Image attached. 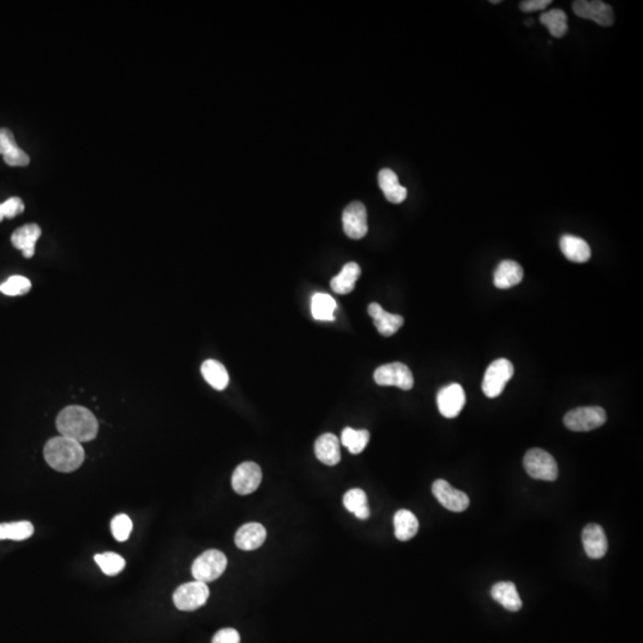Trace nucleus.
I'll use <instances>...</instances> for the list:
<instances>
[{"label":"nucleus","instance_id":"1","mask_svg":"<svg viewBox=\"0 0 643 643\" xmlns=\"http://www.w3.org/2000/svg\"><path fill=\"white\" fill-rule=\"evenodd\" d=\"M56 428L61 436L83 442L95 440L98 434L100 423L88 409L84 407H67L56 419Z\"/></svg>","mask_w":643,"mask_h":643},{"label":"nucleus","instance_id":"2","mask_svg":"<svg viewBox=\"0 0 643 643\" xmlns=\"http://www.w3.org/2000/svg\"><path fill=\"white\" fill-rule=\"evenodd\" d=\"M43 453L47 464L57 472H74L85 460V450L81 443L65 436L50 438L44 445Z\"/></svg>","mask_w":643,"mask_h":643},{"label":"nucleus","instance_id":"3","mask_svg":"<svg viewBox=\"0 0 643 643\" xmlns=\"http://www.w3.org/2000/svg\"><path fill=\"white\" fill-rule=\"evenodd\" d=\"M228 560L224 553L217 549H210L194 560L192 575L196 580L210 582L220 578L224 573Z\"/></svg>","mask_w":643,"mask_h":643},{"label":"nucleus","instance_id":"4","mask_svg":"<svg viewBox=\"0 0 643 643\" xmlns=\"http://www.w3.org/2000/svg\"><path fill=\"white\" fill-rule=\"evenodd\" d=\"M523 464L525 471L534 479L554 481L559 474L555 459L548 452L540 448L528 450L523 459Z\"/></svg>","mask_w":643,"mask_h":643},{"label":"nucleus","instance_id":"5","mask_svg":"<svg viewBox=\"0 0 643 643\" xmlns=\"http://www.w3.org/2000/svg\"><path fill=\"white\" fill-rule=\"evenodd\" d=\"M515 373L514 365L506 359H498L488 366L483 375V392L488 398L500 396L507 381Z\"/></svg>","mask_w":643,"mask_h":643},{"label":"nucleus","instance_id":"6","mask_svg":"<svg viewBox=\"0 0 643 643\" xmlns=\"http://www.w3.org/2000/svg\"><path fill=\"white\" fill-rule=\"evenodd\" d=\"M209 596V587L205 582L196 580L178 587L173 594V601L176 609L181 611H194L205 604Z\"/></svg>","mask_w":643,"mask_h":643},{"label":"nucleus","instance_id":"7","mask_svg":"<svg viewBox=\"0 0 643 643\" xmlns=\"http://www.w3.org/2000/svg\"><path fill=\"white\" fill-rule=\"evenodd\" d=\"M606 422V412L599 407H577L567 412L563 423L572 431H590Z\"/></svg>","mask_w":643,"mask_h":643},{"label":"nucleus","instance_id":"8","mask_svg":"<svg viewBox=\"0 0 643 643\" xmlns=\"http://www.w3.org/2000/svg\"><path fill=\"white\" fill-rule=\"evenodd\" d=\"M374 381L380 386H397L404 391L414 387L412 372L402 362H392L378 367L374 372Z\"/></svg>","mask_w":643,"mask_h":643},{"label":"nucleus","instance_id":"9","mask_svg":"<svg viewBox=\"0 0 643 643\" xmlns=\"http://www.w3.org/2000/svg\"><path fill=\"white\" fill-rule=\"evenodd\" d=\"M263 480V472L256 462L239 464L232 473V485L234 491L241 495H251L258 490Z\"/></svg>","mask_w":643,"mask_h":643},{"label":"nucleus","instance_id":"10","mask_svg":"<svg viewBox=\"0 0 643 643\" xmlns=\"http://www.w3.org/2000/svg\"><path fill=\"white\" fill-rule=\"evenodd\" d=\"M573 11L580 18L591 19L601 27H611L615 20L613 8L601 0L575 1Z\"/></svg>","mask_w":643,"mask_h":643},{"label":"nucleus","instance_id":"11","mask_svg":"<svg viewBox=\"0 0 643 643\" xmlns=\"http://www.w3.org/2000/svg\"><path fill=\"white\" fill-rule=\"evenodd\" d=\"M433 495L442 506L453 512H462L469 506V495L454 488L448 481L438 479L433 483Z\"/></svg>","mask_w":643,"mask_h":643},{"label":"nucleus","instance_id":"12","mask_svg":"<svg viewBox=\"0 0 643 643\" xmlns=\"http://www.w3.org/2000/svg\"><path fill=\"white\" fill-rule=\"evenodd\" d=\"M438 407L445 419H455L460 415L466 404L464 388L459 384H450L441 388L438 393Z\"/></svg>","mask_w":643,"mask_h":643},{"label":"nucleus","instance_id":"13","mask_svg":"<svg viewBox=\"0 0 643 643\" xmlns=\"http://www.w3.org/2000/svg\"><path fill=\"white\" fill-rule=\"evenodd\" d=\"M343 230L346 235L353 240H360L368 232L367 224V210L360 202H354L347 206L343 211Z\"/></svg>","mask_w":643,"mask_h":643},{"label":"nucleus","instance_id":"14","mask_svg":"<svg viewBox=\"0 0 643 643\" xmlns=\"http://www.w3.org/2000/svg\"><path fill=\"white\" fill-rule=\"evenodd\" d=\"M582 544L590 559H601L608 552V539L601 525L587 524L582 530Z\"/></svg>","mask_w":643,"mask_h":643},{"label":"nucleus","instance_id":"15","mask_svg":"<svg viewBox=\"0 0 643 643\" xmlns=\"http://www.w3.org/2000/svg\"><path fill=\"white\" fill-rule=\"evenodd\" d=\"M368 315L373 318L374 325L379 331V334L386 337L395 335L397 331L403 327V317L385 311L378 303L369 304Z\"/></svg>","mask_w":643,"mask_h":643},{"label":"nucleus","instance_id":"16","mask_svg":"<svg viewBox=\"0 0 643 643\" xmlns=\"http://www.w3.org/2000/svg\"><path fill=\"white\" fill-rule=\"evenodd\" d=\"M267 531L260 523H247L237 530L235 543L246 552L260 548L266 541Z\"/></svg>","mask_w":643,"mask_h":643},{"label":"nucleus","instance_id":"17","mask_svg":"<svg viewBox=\"0 0 643 643\" xmlns=\"http://www.w3.org/2000/svg\"><path fill=\"white\" fill-rule=\"evenodd\" d=\"M524 277L521 265L512 260H504L495 268L493 284L497 289H507L518 285Z\"/></svg>","mask_w":643,"mask_h":643},{"label":"nucleus","instance_id":"18","mask_svg":"<svg viewBox=\"0 0 643 643\" xmlns=\"http://www.w3.org/2000/svg\"><path fill=\"white\" fill-rule=\"evenodd\" d=\"M315 454L322 464L327 466H335L341 461L339 440L336 435H320L315 442Z\"/></svg>","mask_w":643,"mask_h":643},{"label":"nucleus","instance_id":"19","mask_svg":"<svg viewBox=\"0 0 643 643\" xmlns=\"http://www.w3.org/2000/svg\"><path fill=\"white\" fill-rule=\"evenodd\" d=\"M41 228L37 224L23 225L12 234V244L22 251L24 258L30 259L35 256V246L41 236Z\"/></svg>","mask_w":643,"mask_h":643},{"label":"nucleus","instance_id":"20","mask_svg":"<svg viewBox=\"0 0 643 643\" xmlns=\"http://www.w3.org/2000/svg\"><path fill=\"white\" fill-rule=\"evenodd\" d=\"M560 249L566 259L572 263H587L591 258V248L587 241L573 235H563L560 239Z\"/></svg>","mask_w":643,"mask_h":643},{"label":"nucleus","instance_id":"21","mask_svg":"<svg viewBox=\"0 0 643 643\" xmlns=\"http://www.w3.org/2000/svg\"><path fill=\"white\" fill-rule=\"evenodd\" d=\"M378 181L388 202L392 203V204H400L407 199V188L400 185L398 176L392 169H388V168L381 169L378 175Z\"/></svg>","mask_w":643,"mask_h":643},{"label":"nucleus","instance_id":"22","mask_svg":"<svg viewBox=\"0 0 643 643\" xmlns=\"http://www.w3.org/2000/svg\"><path fill=\"white\" fill-rule=\"evenodd\" d=\"M491 596L504 609L516 613L522 608V599L514 582H499L491 589Z\"/></svg>","mask_w":643,"mask_h":643},{"label":"nucleus","instance_id":"23","mask_svg":"<svg viewBox=\"0 0 643 643\" xmlns=\"http://www.w3.org/2000/svg\"><path fill=\"white\" fill-rule=\"evenodd\" d=\"M361 275V268L356 263H348L335 278L330 280L331 289L337 294H348L353 292L355 284Z\"/></svg>","mask_w":643,"mask_h":643},{"label":"nucleus","instance_id":"24","mask_svg":"<svg viewBox=\"0 0 643 643\" xmlns=\"http://www.w3.org/2000/svg\"><path fill=\"white\" fill-rule=\"evenodd\" d=\"M393 524H395V535L399 541L411 540L419 531V519L411 511L399 510L397 511L393 518Z\"/></svg>","mask_w":643,"mask_h":643},{"label":"nucleus","instance_id":"25","mask_svg":"<svg viewBox=\"0 0 643 643\" xmlns=\"http://www.w3.org/2000/svg\"><path fill=\"white\" fill-rule=\"evenodd\" d=\"M203 377L205 379L208 384L211 385L215 390L222 391L224 390L229 384L228 371L221 362L216 360H206L203 362L202 368Z\"/></svg>","mask_w":643,"mask_h":643},{"label":"nucleus","instance_id":"26","mask_svg":"<svg viewBox=\"0 0 643 643\" xmlns=\"http://www.w3.org/2000/svg\"><path fill=\"white\" fill-rule=\"evenodd\" d=\"M343 505L349 512H353L359 519H367L371 515L367 495L361 488H351L346 492L343 497Z\"/></svg>","mask_w":643,"mask_h":643},{"label":"nucleus","instance_id":"27","mask_svg":"<svg viewBox=\"0 0 643 643\" xmlns=\"http://www.w3.org/2000/svg\"><path fill=\"white\" fill-rule=\"evenodd\" d=\"M540 22L548 29L553 37H563L568 31L567 16L560 8L543 12L541 15Z\"/></svg>","mask_w":643,"mask_h":643},{"label":"nucleus","instance_id":"28","mask_svg":"<svg viewBox=\"0 0 643 643\" xmlns=\"http://www.w3.org/2000/svg\"><path fill=\"white\" fill-rule=\"evenodd\" d=\"M336 301L334 298L325 294H315L311 298V313L317 320H334Z\"/></svg>","mask_w":643,"mask_h":643},{"label":"nucleus","instance_id":"29","mask_svg":"<svg viewBox=\"0 0 643 643\" xmlns=\"http://www.w3.org/2000/svg\"><path fill=\"white\" fill-rule=\"evenodd\" d=\"M34 535V525L20 521L0 524V540L24 541Z\"/></svg>","mask_w":643,"mask_h":643},{"label":"nucleus","instance_id":"30","mask_svg":"<svg viewBox=\"0 0 643 643\" xmlns=\"http://www.w3.org/2000/svg\"><path fill=\"white\" fill-rule=\"evenodd\" d=\"M369 438H371V435H369V431L366 429L355 431L353 428H344L342 435H341L342 445L354 455L363 452L366 445H368Z\"/></svg>","mask_w":643,"mask_h":643},{"label":"nucleus","instance_id":"31","mask_svg":"<svg viewBox=\"0 0 643 643\" xmlns=\"http://www.w3.org/2000/svg\"><path fill=\"white\" fill-rule=\"evenodd\" d=\"M95 561L103 571L104 575H117L126 567V560L116 553L107 552L95 555Z\"/></svg>","mask_w":643,"mask_h":643},{"label":"nucleus","instance_id":"32","mask_svg":"<svg viewBox=\"0 0 643 643\" xmlns=\"http://www.w3.org/2000/svg\"><path fill=\"white\" fill-rule=\"evenodd\" d=\"M30 289V280L22 275H13L0 285V292L6 296H23L27 294Z\"/></svg>","mask_w":643,"mask_h":643},{"label":"nucleus","instance_id":"33","mask_svg":"<svg viewBox=\"0 0 643 643\" xmlns=\"http://www.w3.org/2000/svg\"><path fill=\"white\" fill-rule=\"evenodd\" d=\"M133 530V522L126 514H119L111 521V531L119 542L128 540Z\"/></svg>","mask_w":643,"mask_h":643},{"label":"nucleus","instance_id":"34","mask_svg":"<svg viewBox=\"0 0 643 643\" xmlns=\"http://www.w3.org/2000/svg\"><path fill=\"white\" fill-rule=\"evenodd\" d=\"M24 211V203L18 197H13L0 204V213L3 218H13Z\"/></svg>","mask_w":643,"mask_h":643},{"label":"nucleus","instance_id":"35","mask_svg":"<svg viewBox=\"0 0 643 643\" xmlns=\"http://www.w3.org/2000/svg\"><path fill=\"white\" fill-rule=\"evenodd\" d=\"M4 157V161L8 166H18V167H24V166H28L29 162H30V157L28 155L27 152L22 150L19 147H16V148L11 149L10 152H6L3 155Z\"/></svg>","mask_w":643,"mask_h":643},{"label":"nucleus","instance_id":"36","mask_svg":"<svg viewBox=\"0 0 643 643\" xmlns=\"http://www.w3.org/2000/svg\"><path fill=\"white\" fill-rule=\"evenodd\" d=\"M240 634L232 628L221 629L212 639V643H240Z\"/></svg>","mask_w":643,"mask_h":643},{"label":"nucleus","instance_id":"37","mask_svg":"<svg viewBox=\"0 0 643 643\" xmlns=\"http://www.w3.org/2000/svg\"><path fill=\"white\" fill-rule=\"evenodd\" d=\"M16 147H18V145L16 142L13 133L8 129L1 128L0 129V154L4 155L6 152H10L11 149L16 148Z\"/></svg>","mask_w":643,"mask_h":643},{"label":"nucleus","instance_id":"38","mask_svg":"<svg viewBox=\"0 0 643 643\" xmlns=\"http://www.w3.org/2000/svg\"><path fill=\"white\" fill-rule=\"evenodd\" d=\"M551 4H552V0H524V1H522L519 8L522 11L524 12L540 11Z\"/></svg>","mask_w":643,"mask_h":643},{"label":"nucleus","instance_id":"39","mask_svg":"<svg viewBox=\"0 0 643 643\" xmlns=\"http://www.w3.org/2000/svg\"><path fill=\"white\" fill-rule=\"evenodd\" d=\"M491 3L492 4H500L502 1L500 0H492Z\"/></svg>","mask_w":643,"mask_h":643},{"label":"nucleus","instance_id":"40","mask_svg":"<svg viewBox=\"0 0 643 643\" xmlns=\"http://www.w3.org/2000/svg\"><path fill=\"white\" fill-rule=\"evenodd\" d=\"M3 220H4V218H3V216H1V213H0V222L3 221Z\"/></svg>","mask_w":643,"mask_h":643}]
</instances>
